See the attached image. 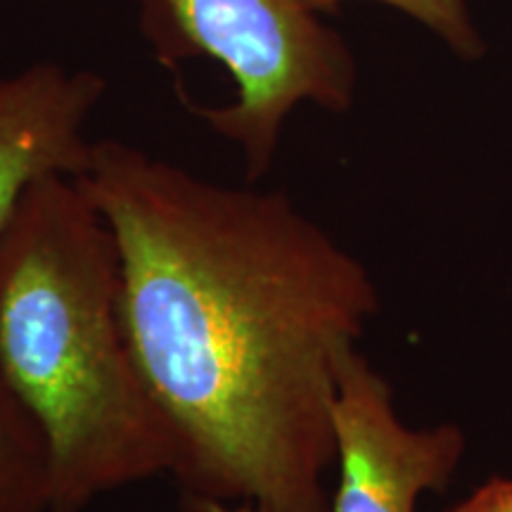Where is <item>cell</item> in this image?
Returning a JSON list of instances; mask_svg holds the SVG:
<instances>
[{
  "instance_id": "3957f363",
  "label": "cell",
  "mask_w": 512,
  "mask_h": 512,
  "mask_svg": "<svg viewBox=\"0 0 512 512\" xmlns=\"http://www.w3.org/2000/svg\"><path fill=\"white\" fill-rule=\"evenodd\" d=\"M190 53L214 57L238 86L226 107L200 110L240 147L249 181L273 164L283 126L302 102L349 110L354 57L304 0H164Z\"/></svg>"
},
{
  "instance_id": "52a82bcc",
  "label": "cell",
  "mask_w": 512,
  "mask_h": 512,
  "mask_svg": "<svg viewBox=\"0 0 512 512\" xmlns=\"http://www.w3.org/2000/svg\"><path fill=\"white\" fill-rule=\"evenodd\" d=\"M347 0H304L313 12L335 10ZM377 3L392 5V8L406 12L413 19L432 29L434 34L444 38L460 57H477L482 53V38H479L475 24L470 22L463 0H377Z\"/></svg>"
},
{
  "instance_id": "8992f818",
  "label": "cell",
  "mask_w": 512,
  "mask_h": 512,
  "mask_svg": "<svg viewBox=\"0 0 512 512\" xmlns=\"http://www.w3.org/2000/svg\"><path fill=\"white\" fill-rule=\"evenodd\" d=\"M0 512H50L48 446L0 373Z\"/></svg>"
},
{
  "instance_id": "7a4b0ae2",
  "label": "cell",
  "mask_w": 512,
  "mask_h": 512,
  "mask_svg": "<svg viewBox=\"0 0 512 512\" xmlns=\"http://www.w3.org/2000/svg\"><path fill=\"white\" fill-rule=\"evenodd\" d=\"M0 373L46 439L50 512L174 470L128 344L117 240L74 176L31 183L0 233Z\"/></svg>"
},
{
  "instance_id": "277c9868",
  "label": "cell",
  "mask_w": 512,
  "mask_h": 512,
  "mask_svg": "<svg viewBox=\"0 0 512 512\" xmlns=\"http://www.w3.org/2000/svg\"><path fill=\"white\" fill-rule=\"evenodd\" d=\"M339 470L330 512H415L425 491H444L465 451L458 425L413 430L392 387L358 349L344 356L332 403Z\"/></svg>"
},
{
  "instance_id": "5b68a950",
  "label": "cell",
  "mask_w": 512,
  "mask_h": 512,
  "mask_svg": "<svg viewBox=\"0 0 512 512\" xmlns=\"http://www.w3.org/2000/svg\"><path fill=\"white\" fill-rule=\"evenodd\" d=\"M102 93V76L53 62L0 74V233L38 178L83 174L93 152L86 124Z\"/></svg>"
},
{
  "instance_id": "9c48e42d",
  "label": "cell",
  "mask_w": 512,
  "mask_h": 512,
  "mask_svg": "<svg viewBox=\"0 0 512 512\" xmlns=\"http://www.w3.org/2000/svg\"><path fill=\"white\" fill-rule=\"evenodd\" d=\"M188 512H264L249 503H221V501H204V498H188L185 501Z\"/></svg>"
},
{
  "instance_id": "ba28073f",
  "label": "cell",
  "mask_w": 512,
  "mask_h": 512,
  "mask_svg": "<svg viewBox=\"0 0 512 512\" xmlns=\"http://www.w3.org/2000/svg\"><path fill=\"white\" fill-rule=\"evenodd\" d=\"M451 512H512V477H491Z\"/></svg>"
},
{
  "instance_id": "6da1fadb",
  "label": "cell",
  "mask_w": 512,
  "mask_h": 512,
  "mask_svg": "<svg viewBox=\"0 0 512 512\" xmlns=\"http://www.w3.org/2000/svg\"><path fill=\"white\" fill-rule=\"evenodd\" d=\"M76 181L117 240L128 344L185 501L330 512L339 366L380 311L368 268L285 192L119 140L93 143Z\"/></svg>"
}]
</instances>
